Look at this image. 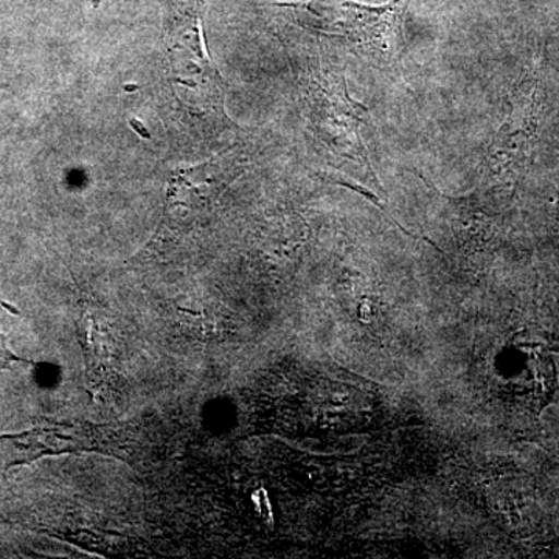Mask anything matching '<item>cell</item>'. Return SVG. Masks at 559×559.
Masks as SVG:
<instances>
[{
    "instance_id": "2",
    "label": "cell",
    "mask_w": 559,
    "mask_h": 559,
    "mask_svg": "<svg viewBox=\"0 0 559 559\" xmlns=\"http://www.w3.org/2000/svg\"><path fill=\"white\" fill-rule=\"evenodd\" d=\"M272 5L288 10L293 21L307 31L347 40L353 50L374 64L392 66L400 60L407 0H389L382 5L356 0H296Z\"/></svg>"
},
{
    "instance_id": "1",
    "label": "cell",
    "mask_w": 559,
    "mask_h": 559,
    "mask_svg": "<svg viewBox=\"0 0 559 559\" xmlns=\"http://www.w3.org/2000/svg\"><path fill=\"white\" fill-rule=\"evenodd\" d=\"M205 0H176L164 28V79L160 90L173 102V114L201 134L231 124L226 117V83L205 50L202 9Z\"/></svg>"
},
{
    "instance_id": "4",
    "label": "cell",
    "mask_w": 559,
    "mask_h": 559,
    "mask_svg": "<svg viewBox=\"0 0 559 559\" xmlns=\"http://www.w3.org/2000/svg\"><path fill=\"white\" fill-rule=\"evenodd\" d=\"M536 91L522 92L511 109L499 138H496V157L503 160L502 171L513 175L522 170L530 146V139L536 128Z\"/></svg>"
},
{
    "instance_id": "5",
    "label": "cell",
    "mask_w": 559,
    "mask_h": 559,
    "mask_svg": "<svg viewBox=\"0 0 559 559\" xmlns=\"http://www.w3.org/2000/svg\"><path fill=\"white\" fill-rule=\"evenodd\" d=\"M14 362H28V360L20 358L11 352L5 337L0 334V370L10 369L11 364Z\"/></svg>"
},
{
    "instance_id": "3",
    "label": "cell",
    "mask_w": 559,
    "mask_h": 559,
    "mask_svg": "<svg viewBox=\"0 0 559 559\" xmlns=\"http://www.w3.org/2000/svg\"><path fill=\"white\" fill-rule=\"evenodd\" d=\"M119 441L108 428L91 426H64V428H39L0 437V468L25 465L46 455L66 452H102L117 455Z\"/></svg>"
}]
</instances>
